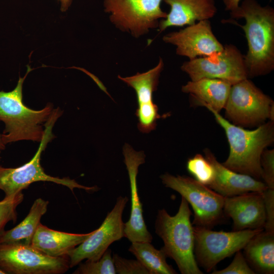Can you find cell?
I'll return each mask as SVG.
<instances>
[{
	"instance_id": "obj_1",
	"label": "cell",
	"mask_w": 274,
	"mask_h": 274,
	"mask_svg": "<svg viewBox=\"0 0 274 274\" xmlns=\"http://www.w3.org/2000/svg\"><path fill=\"white\" fill-rule=\"evenodd\" d=\"M233 19L244 18L248 49L244 55L249 78L266 75L274 70V9L256 0H243Z\"/></svg>"
},
{
	"instance_id": "obj_2",
	"label": "cell",
	"mask_w": 274,
	"mask_h": 274,
	"mask_svg": "<svg viewBox=\"0 0 274 274\" xmlns=\"http://www.w3.org/2000/svg\"><path fill=\"white\" fill-rule=\"evenodd\" d=\"M208 110L225 131L229 143V154L222 164L236 173L262 179L261 156L274 141L273 121L265 122L254 130H247L231 123L219 113Z\"/></svg>"
},
{
	"instance_id": "obj_3",
	"label": "cell",
	"mask_w": 274,
	"mask_h": 274,
	"mask_svg": "<svg viewBox=\"0 0 274 274\" xmlns=\"http://www.w3.org/2000/svg\"><path fill=\"white\" fill-rule=\"evenodd\" d=\"M31 70L28 66L26 74L19 77L13 90L0 91V121L5 124L1 138L5 145L24 140L40 143L45 133V125L53 111L51 103L40 110H32L23 104V84Z\"/></svg>"
},
{
	"instance_id": "obj_4",
	"label": "cell",
	"mask_w": 274,
	"mask_h": 274,
	"mask_svg": "<svg viewBox=\"0 0 274 274\" xmlns=\"http://www.w3.org/2000/svg\"><path fill=\"white\" fill-rule=\"evenodd\" d=\"M192 213L188 202L182 197L179 208L174 216L166 210H158L155 222V233L163 241L160 250L175 261L182 274H202L195 260Z\"/></svg>"
},
{
	"instance_id": "obj_5",
	"label": "cell",
	"mask_w": 274,
	"mask_h": 274,
	"mask_svg": "<svg viewBox=\"0 0 274 274\" xmlns=\"http://www.w3.org/2000/svg\"><path fill=\"white\" fill-rule=\"evenodd\" d=\"M62 114V111L59 108L54 109L50 118L45 125L44 136L37 151L30 160L15 168L5 167L0 165V190L4 192L5 197H11L21 192L27 188L31 184L39 181L51 182L62 185L68 188L72 192L75 188L82 189L87 192L96 191L99 189L97 186L82 185L68 177L59 178L51 176L45 172L41 164L42 153L48 143L55 138L52 133V128Z\"/></svg>"
},
{
	"instance_id": "obj_6",
	"label": "cell",
	"mask_w": 274,
	"mask_h": 274,
	"mask_svg": "<svg viewBox=\"0 0 274 274\" xmlns=\"http://www.w3.org/2000/svg\"><path fill=\"white\" fill-rule=\"evenodd\" d=\"M225 118L242 127L258 126L274 120L273 100L249 78L231 85L224 108Z\"/></svg>"
},
{
	"instance_id": "obj_7",
	"label": "cell",
	"mask_w": 274,
	"mask_h": 274,
	"mask_svg": "<svg viewBox=\"0 0 274 274\" xmlns=\"http://www.w3.org/2000/svg\"><path fill=\"white\" fill-rule=\"evenodd\" d=\"M160 178L166 187L178 192L191 206L192 225L212 229L224 220V196L188 176L166 173Z\"/></svg>"
},
{
	"instance_id": "obj_8",
	"label": "cell",
	"mask_w": 274,
	"mask_h": 274,
	"mask_svg": "<svg viewBox=\"0 0 274 274\" xmlns=\"http://www.w3.org/2000/svg\"><path fill=\"white\" fill-rule=\"evenodd\" d=\"M262 230L216 231L194 226V253L198 265L207 272L211 271L219 262L242 250L255 234Z\"/></svg>"
},
{
	"instance_id": "obj_9",
	"label": "cell",
	"mask_w": 274,
	"mask_h": 274,
	"mask_svg": "<svg viewBox=\"0 0 274 274\" xmlns=\"http://www.w3.org/2000/svg\"><path fill=\"white\" fill-rule=\"evenodd\" d=\"M70 268L67 255L53 257L31 245L0 243V268L6 274H62Z\"/></svg>"
},
{
	"instance_id": "obj_10",
	"label": "cell",
	"mask_w": 274,
	"mask_h": 274,
	"mask_svg": "<svg viewBox=\"0 0 274 274\" xmlns=\"http://www.w3.org/2000/svg\"><path fill=\"white\" fill-rule=\"evenodd\" d=\"M162 0H104L110 21L122 31L138 38L158 27L167 13L160 7Z\"/></svg>"
},
{
	"instance_id": "obj_11",
	"label": "cell",
	"mask_w": 274,
	"mask_h": 274,
	"mask_svg": "<svg viewBox=\"0 0 274 274\" xmlns=\"http://www.w3.org/2000/svg\"><path fill=\"white\" fill-rule=\"evenodd\" d=\"M190 80L202 78L218 79L231 85L248 78L244 55L233 44L209 55L185 61L181 66Z\"/></svg>"
},
{
	"instance_id": "obj_12",
	"label": "cell",
	"mask_w": 274,
	"mask_h": 274,
	"mask_svg": "<svg viewBox=\"0 0 274 274\" xmlns=\"http://www.w3.org/2000/svg\"><path fill=\"white\" fill-rule=\"evenodd\" d=\"M128 201L126 196L118 197L114 208L108 213L99 228L93 230L84 241L67 254L70 268L85 259L98 260L111 244L124 237L122 214Z\"/></svg>"
},
{
	"instance_id": "obj_13",
	"label": "cell",
	"mask_w": 274,
	"mask_h": 274,
	"mask_svg": "<svg viewBox=\"0 0 274 274\" xmlns=\"http://www.w3.org/2000/svg\"><path fill=\"white\" fill-rule=\"evenodd\" d=\"M163 41L176 47V54L191 60L222 50L224 45L214 35L211 21L204 20L187 25L163 37Z\"/></svg>"
},
{
	"instance_id": "obj_14",
	"label": "cell",
	"mask_w": 274,
	"mask_h": 274,
	"mask_svg": "<svg viewBox=\"0 0 274 274\" xmlns=\"http://www.w3.org/2000/svg\"><path fill=\"white\" fill-rule=\"evenodd\" d=\"M164 66L162 58L156 66L147 72L126 77L118 78L132 88L136 94L138 128L142 133H148L155 129L157 121L162 116L153 100V92L157 90L159 78Z\"/></svg>"
},
{
	"instance_id": "obj_15",
	"label": "cell",
	"mask_w": 274,
	"mask_h": 274,
	"mask_svg": "<svg viewBox=\"0 0 274 274\" xmlns=\"http://www.w3.org/2000/svg\"><path fill=\"white\" fill-rule=\"evenodd\" d=\"M123 153L129 176L131 196V212L128 221L124 223V237L131 243H151L153 237L144 221L136 181L138 169L145 163V155L143 151H135L128 144L124 145Z\"/></svg>"
},
{
	"instance_id": "obj_16",
	"label": "cell",
	"mask_w": 274,
	"mask_h": 274,
	"mask_svg": "<svg viewBox=\"0 0 274 274\" xmlns=\"http://www.w3.org/2000/svg\"><path fill=\"white\" fill-rule=\"evenodd\" d=\"M262 192L224 197L223 211L233 220V230H263L266 221Z\"/></svg>"
},
{
	"instance_id": "obj_17",
	"label": "cell",
	"mask_w": 274,
	"mask_h": 274,
	"mask_svg": "<svg viewBox=\"0 0 274 274\" xmlns=\"http://www.w3.org/2000/svg\"><path fill=\"white\" fill-rule=\"evenodd\" d=\"M205 157L213 166L215 176L209 188L224 197H231L248 192H262L267 187L260 180L234 172L220 163L208 149Z\"/></svg>"
},
{
	"instance_id": "obj_18",
	"label": "cell",
	"mask_w": 274,
	"mask_h": 274,
	"mask_svg": "<svg viewBox=\"0 0 274 274\" xmlns=\"http://www.w3.org/2000/svg\"><path fill=\"white\" fill-rule=\"evenodd\" d=\"M170 7L165 18L159 21L160 32L170 27L189 25L210 20L217 12L215 0H162Z\"/></svg>"
},
{
	"instance_id": "obj_19",
	"label": "cell",
	"mask_w": 274,
	"mask_h": 274,
	"mask_svg": "<svg viewBox=\"0 0 274 274\" xmlns=\"http://www.w3.org/2000/svg\"><path fill=\"white\" fill-rule=\"evenodd\" d=\"M231 85L220 79L202 78L188 81L182 86V91L189 94L196 105L220 113L225 107Z\"/></svg>"
},
{
	"instance_id": "obj_20",
	"label": "cell",
	"mask_w": 274,
	"mask_h": 274,
	"mask_svg": "<svg viewBox=\"0 0 274 274\" xmlns=\"http://www.w3.org/2000/svg\"><path fill=\"white\" fill-rule=\"evenodd\" d=\"M92 232L84 234L68 233L50 229L40 223L33 235L31 245L49 256L62 257L67 255Z\"/></svg>"
},
{
	"instance_id": "obj_21",
	"label": "cell",
	"mask_w": 274,
	"mask_h": 274,
	"mask_svg": "<svg viewBox=\"0 0 274 274\" xmlns=\"http://www.w3.org/2000/svg\"><path fill=\"white\" fill-rule=\"evenodd\" d=\"M243 255L255 273H274V232L264 229L255 234L243 248Z\"/></svg>"
},
{
	"instance_id": "obj_22",
	"label": "cell",
	"mask_w": 274,
	"mask_h": 274,
	"mask_svg": "<svg viewBox=\"0 0 274 274\" xmlns=\"http://www.w3.org/2000/svg\"><path fill=\"white\" fill-rule=\"evenodd\" d=\"M49 201L41 198L33 202L26 217L14 228L0 236V243H18L31 245L33 235L41 223L42 217L47 211Z\"/></svg>"
},
{
	"instance_id": "obj_23",
	"label": "cell",
	"mask_w": 274,
	"mask_h": 274,
	"mask_svg": "<svg viewBox=\"0 0 274 274\" xmlns=\"http://www.w3.org/2000/svg\"><path fill=\"white\" fill-rule=\"evenodd\" d=\"M128 251L149 271L150 274H176L177 272L166 262L167 257L160 249L149 242L131 243Z\"/></svg>"
},
{
	"instance_id": "obj_24",
	"label": "cell",
	"mask_w": 274,
	"mask_h": 274,
	"mask_svg": "<svg viewBox=\"0 0 274 274\" xmlns=\"http://www.w3.org/2000/svg\"><path fill=\"white\" fill-rule=\"evenodd\" d=\"M186 168L194 179L202 184L209 186L214 181L215 173L213 166L200 154L188 159Z\"/></svg>"
},
{
	"instance_id": "obj_25",
	"label": "cell",
	"mask_w": 274,
	"mask_h": 274,
	"mask_svg": "<svg viewBox=\"0 0 274 274\" xmlns=\"http://www.w3.org/2000/svg\"><path fill=\"white\" fill-rule=\"evenodd\" d=\"M112 251L108 249L102 256L96 261L87 260L80 262L73 274H115Z\"/></svg>"
},
{
	"instance_id": "obj_26",
	"label": "cell",
	"mask_w": 274,
	"mask_h": 274,
	"mask_svg": "<svg viewBox=\"0 0 274 274\" xmlns=\"http://www.w3.org/2000/svg\"><path fill=\"white\" fill-rule=\"evenodd\" d=\"M23 198L24 195L21 191L11 197H5L0 201V236L4 232L5 227L9 222H16V209Z\"/></svg>"
},
{
	"instance_id": "obj_27",
	"label": "cell",
	"mask_w": 274,
	"mask_h": 274,
	"mask_svg": "<svg viewBox=\"0 0 274 274\" xmlns=\"http://www.w3.org/2000/svg\"><path fill=\"white\" fill-rule=\"evenodd\" d=\"M112 258L116 273L150 274L147 268L138 259H127L115 253Z\"/></svg>"
},
{
	"instance_id": "obj_28",
	"label": "cell",
	"mask_w": 274,
	"mask_h": 274,
	"mask_svg": "<svg viewBox=\"0 0 274 274\" xmlns=\"http://www.w3.org/2000/svg\"><path fill=\"white\" fill-rule=\"evenodd\" d=\"M235 254L232 261L227 267L221 270H214L212 274H255L241 250Z\"/></svg>"
},
{
	"instance_id": "obj_29",
	"label": "cell",
	"mask_w": 274,
	"mask_h": 274,
	"mask_svg": "<svg viewBox=\"0 0 274 274\" xmlns=\"http://www.w3.org/2000/svg\"><path fill=\"white\" fill-rule=\"evenodd\" d=\"M262 180L267 188L274 189V150L265 149L260 160Z\"/></svg>"
},
{
	"instance_id": "obj_30",
	"label": "cell",
	"mask_w": 274,
	"mask_h": 274,
	"mask_svg": "<svg viewBox=\"0 0 274 274\" xmlns=\"http://www.w3.org/2000/svg\"><path fill=\"white\" fill-rule=\"evenodd\" d=\"M262 194L266 216L264 230L274 232V189L267 188Z\"/></svg>"
},
{
	"instance_id": "obj_31",
	"label": "cell",
	"mask_w": 274,
	"mask_h": 274,
	"mask_svg": "<svg viewBox=\"0 0 274 274\" xmlns=\"http://www.w3.org/2000/svg\"><path fill=\"white\" fill-rule=\"evenodd\" d=\"M242 0H222L226 11L232 13L238 8Z\"/></svg>"
},
{
	"instance_id": "obj_32",
	"label": "cell",
	"mask_w": 274,
	"mask_h": 274,
	"mask_svg": "<svg viewBox=\"0 0 274 274\" xmlns=\"http://www.w3.org/2000/svg\"><path fill=\"white\" fill-rule=\"evenodd\" d=\"M61 2V10L66 11L71 5L72 0H59Z\"/></svg>"
},
{
	"instance_id": "obj_33",
	"label": "cell",
	"mask_w": 274,
	"mask_h": 274,
	"mask_svg": "<svg viewBox=\"0 0 274 274\" xmlns=\"http://www.w3.org/2000/svg\"><path fill=\"white\" fill-rule=\"evenodd\" d=\"M6 148V145L3 143L2 138L1 134H0V150H5Z\"/></svg>"
},
{
	"instance_id": "obj_34",
	"label": "cell",
	"mask_w": 274,
	"mask_h": 274,
	"mask_svg": "<svg viewBox=\"0 0 274 274\" xmlns=\"http://www.w3.org/2000/svg\"><path fill=\"white\" fill-rule=\"evenodd\" d=\"M0 274H6L2 269L0 268Z\"/></svg>"
},
{
	"instance_id": "obj_35",
	"label": "cell",
	"mask_w": 274,
	"mask_h": 274,
	"mask_svg": "<svg viewBox=\"0 0 274 274\" xmlns=\"http://www.w3.org/2000/svg\"><path fill=\"white\" fill-rule=\"evenodd\" d=\"M0 155H1V150H0ZM1 156H0V160H1Z\"/></svg>"
}]
</instances>
